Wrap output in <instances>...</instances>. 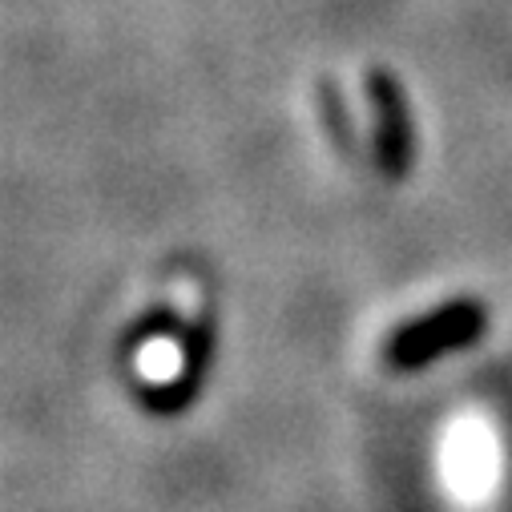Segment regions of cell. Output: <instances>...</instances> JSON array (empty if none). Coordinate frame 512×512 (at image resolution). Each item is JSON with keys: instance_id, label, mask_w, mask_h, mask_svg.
<instances>
[{"instance_id": "cell-1", "label": "cell", "mask_w": 512, "mask_h": 512, "mask_svg": "<svg viewBox=\"0 0 512 512\" xmlns=\"http://www.w3.org/2000/svg\"><path fill=\"white\" fill-rule=\"evenodd\" d=\"M500 440L480 412H464L448 424L440 440V480L448 496L464 508H480L496 496L500 484Z\"/></svg>"}, {"instance_id": "cell-4", "label": "cell", "mask_w": 512, "mask_h": 512, "mask_svg": "<svg viewBox=\"0 0 512 512\" xmlns=\"http://www.w3.org/2000/svg\"><path fill=\"white\" fill-rule=\"evenodd\" d=\"M182 367H186V351L170 335H154L138 347V375L150 383H174L182 375Z\"/></svg>"}, {"instance_id": "cell-2", "label": "cell", "mask_w": 512, "mask_h": 512, "mask_svg": "<svg viewBox=\"0 0 512 512\" xmlns=\"http://www.w3.org/2000/svg\"><path fill=\"white\" fill-rule=\"evenodd\" d=\"M484 319H488V311H484L480 303H472V299L436 307L432 315L408 323V327L388 343V359H392L396 367H424V363H432L436 355L460 351V347H468L472 339H480Z\"/></svg>"}, {"instance_id": "cell-3", "label": "cell", "mask_w": 512, "mask_h": 512, "mask_svg": "<svg viewBox=\"0 0 512 512\" xmlns=\"http://www.w3.org/2000/svg\"><path fill=\"white\" fill-rule=\"evenodd\" d=\"M367 89H371V113L379 121V150H383V162H388L392 174L404 170L408 162V121H404V101H400V89L396 81L375 69L367 77Z\"/></svg>"}]
</instances>
